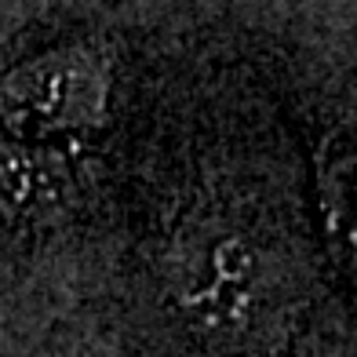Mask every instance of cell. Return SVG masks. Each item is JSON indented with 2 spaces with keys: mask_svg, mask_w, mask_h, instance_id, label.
I'll use <instances>...</instances> for the list:
<instances>
[{
  "mask_svg": "<svg viewBox=\"0 0 357 357\" xmlns=\"http://www.w3.org/2000/svg\"><path fill=\"white\" fill-rule=\"evenodd\" d=\"M321 201L335 248L343 252L347 266L357 273V153H347L328 165Z\"/></svg>",
  "mask_w": 357,
  "mask_h": 357,
  "instance_id": "obj_3",
  "label": "cell"
},
{
  "mask_svg": "<svg viewBox=\"0 0 357 357\" xmlns=\"http://www.w3.org/2000/svg\"><path fill=\"white\" fill-rule=\"evenodd\" d=\"M263 259L237 234H197L175 259V296L208 332H245L263 310Z\"/></svg>",
  "mask_w": 357,
  "mask_h": 357,
  "instance_id": "obj_1",
  "label": "cell"
},
{
  "mask_svg": "<svg viewBox=\"0 0 357 357\" xmlns=\"http://www.w3.org/2000/svg\"><path fill=\"white\" fill-rule=\"evenodd\" d=\"M106 73L88 55H52L8 88V117L33 128H66L99 117Z\"/></svg>",
  "mask_w": 357,
  "mask_h": 357,
  "instance_id": "obj_2",
  "label": "cell"
}]
</instances>
